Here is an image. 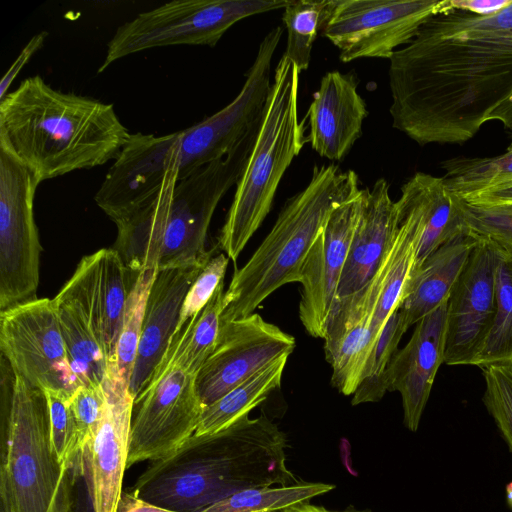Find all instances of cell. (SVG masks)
I'll return each mask as SVG.
<instances>
[{"label": "cell", "instance_id": "b9f144b4", "mask_svg": "<svg viewBox=\"0 0 512 512\" xmlns=\"http://www.w3.org/2000/svg\"><path fill=\"white\" fill-rule=\"evenodd\" d=\"M48 32L41 31L35 34L21 50L17 58L6 71L0 82V101L9 93L8 89L15 80L16 76L21 72L22 68L30 60V58L43 46Z\"/></svg>", "mask_w": 512, "mask_h": 512}, {"label": "cell", "instance_id": "6da1fadb", "mask_svg": "<svg viewBox=\"0 0 512 512\" xmlns=\"http://www.w3.org/2000/svg\"><path fill=\"white\" fill-rule=\"evenodd\" d=\"M388 83L395 129L419 145L470 140L512 95V1L433 15L389 58Z\"/></svg>", "mask_w": 512, "mask_h": 512}, {"label": "cell", "instance_id": "836d02e7", "mask_svg": "<svg viewBox=\"0 0 512 512\" xmlns=\"http://www.w3.org/2000/svg\"><path fill=\"white\" fill-rule=\"evenodd\" d=\"M407 330L399 308L392 313L380 333L360 383L352 394V405L377 402L388 392L385 373Z\"/></svg>", "mask_w": 512, "mask_h": 512}, {"label": "cell", "instance_id": "f6af8a7d", "mask_svg": "<svg viewBox=\"0 0 512 512\" xmlns=\"http://www.w3.org/2000/svg\"><path fill=\"white\" fill-rule=\"evenodd\" d=\"M499 121L506 129L512 131V95L490 116L489 121Z\"/></svg>", "mask_w": 512, "mask_h": 512}, {"label": "cell", "instance_id": "d6986e66", "mask_svg": "<svg viewBox=\"0 0 512 512\" xmlns=\"http://www.w3.org/2000/svg\"><path fill=\"white\" fill-rule=\"evenodd\" d=\"M138 274L112 248L84 256L58 295L75 302L109 362L114 358L127 300Z\"/></svg>", "mask_w": 512, "mask_h": 512}, {"label": "cell", "instance_id": "d4e9b609", "mask_svg": "<svg viewBox=\"0 0 512 512\" xmlns=\"http://www.w3.org/2000/svg\"><path fill=\"white\" fill-rule=\"evenodd\" d=\"M478 241L466 230L413 267L400 307L407 329L448 300Z\"/></svg>", "mask_w": 512, "mask_h": 512}, {"label": "cell", "instance_id": "4fadbf2b", "mask_svg": "<svg viewBox=\"0 0 512 512\" xmlns=\"http://www.w3.org/2000/svg\"><path fill=\"white\" fill-rule=\"evenodd\" d=\"M0 350L15 374L42 390L70 396L73 372L53 299L36 298L0 312Z\"/></svg>", "mask_w": 512, "mask_h": 512}, {"label": "cell", "instance_id": "ba28073f", "mask_svg": "<svg viewBox=\"0 0 512 512\" xmlns=\"http://www.w3.org/2000/svg\"><path fill=\"white\" fill-rule=\"evenodd\" d=\"M257 133L246 138L225 157L177 181L158 270L205 266L212 258L217 247L206 248L211 219L218 203L240 179Z\"/></svg>", "mask_w": 512, "mask_h": 512}, {"label": "cell", "instance_id": "52a82bcc", "mask_svg": "<svg viewBox=\"0 0 512 512\" xmlns=\"http://www.w3.org/2000/svg\"><path fill=\"white\" fill-rule=\"evenodd\" d=\"M289 0H175L120 25L98 72L125 56L172 45L214 47L238 21L278 9Z\"/></svg>", "mask_w": 512, "mask_h": 512}, {"label": "cell", "instance_id": "5bb4252c", "mask_svg": "<svg viewBox=\"0 0 512 512\" xmlns=\"http://www.w3.org/2000/svg\"><path fill=\"white\" fill-rule=\"evenodd\" d=\"M295 345L292 335L257 313L221 324L217 345L195 378L202 404H212L275 360L289 356Z\"/></svg>", "mask_w": 512, "mask_h": 512}, {"label": "cell", "instance_id": "ac0fdd59", "mask_svg": "<svg viewBox=\"0 0 512 512\" xmlns=\"http://www.w3.org/2000/svg\"><path fill=\"white\" fill-rule=\"evenodd\" d=\"M362 189L339 204L312 244L302 266L299 318L313 337H324L362 205Z\"/></svg>", "mask_w": 512, "mask_h": 512}, {"label": "cell", "instance_id": "8992f818", "mask_svg": "<svg viewBox=\"0 0 512 512\" xmlns=\"http://www.w3.org/2000/svg\"><path fill=\"white\" fill-rule=\"evenodd\" d=\"M301 72L282 55L253 148L219 232L216 247L236 263L270 212L279 183L308 142L305 120L298 115Z\"/></svg>", "mask_w": 512, "mask_h": 512}, {"label": "cell", "instance_id": "681fc988", "mask_svg": "<svg viewBox=\"0 0 512 512\" xmlns=\"http://www.w3.org/2000/svg\"><path fill=\"white\" fill-rule=\"evenodd\" d=\"M341 512H371V511H368V510H345V511H341Z\"/></svg>", "mask_w": 512, "mask_h": 512}, {"label": "cell", "instance_id": "bcb514c9", "mask_svg": "<svg viewBox=\"0 0 512 512\" xmlns=\"http://www.w3.org/2000/svg\"><path fill=\"white\" fill-rule=\"evenodd\" d=\"M280 512H334V511H329L322 506L312 505V504L308 503V501H305V502H299V503L290 505Z\"/></svg>", "mask_w": 512, "mask_h": 512}, {"label": "cell", "instance_id": "9c48e42d", "mask_svg": "<svg viewBox=\"0 0 512 512\" xmlns=\"http://www.w3.org/2000/svg\"><path fill=\"white\" fill-rule=\"evenodd\" d=\"M449 8L450 0H328L320 33L342 62L389 60L424 22Z\"/></svg>", "mask_w": 512, "mask_h": 512}, {"label": "cell", "instance_id": "2e32d148", "mask_svg": "<svg viewBox=\"0 0 512 512\" xmlns=\"http://www.w3.org/2000/svg\"><path fill=\"white\" fill-rule=\"evenodd\" d=\"M179 140L180 131L130 135L94 196L115 224L151 202L177 171Z\"/></svg>", "mask_w": 512, "mask_h": 512}, {"label": "cell", "instance_id": "277c9868", "mask_svg": "<svg viewBox=\"0 0 512 512\" xmlns=\"http://www.w3.org/2000/svg\"><path fill=\"white\" fill-rule=\"evenodd\" d=\"M2 512H69L79 468L60 463L53 449L44 390L15 374L1 359Z\"/></svg>", "mask_w": 512, "mask_h": 512}, {"label": "cell", "instance_id": "f35d334b", "mask_svg": "<svg viewBox=\"0 0 512 512\" xmlns=\"http://www.w3.org/2000/svg\"><path fill=\"white\" fill-rule=\"evenodd\" d=\"M225 253L212 257L190 286L179 315L174 333L180 331L193 317L198 315L213 297L219 285L224 282L229 263Z\"/></svg>", "mask_w": 512, "mask_h": 512}, {"label": "cell", "instance_id": "7c38bea8", "mask_svg": "<svg viewBox=\"0 0 512 512\" xmlns=\"http://www.w3.org/2000/svg\"><path fill=\"white\" fill-rule=\"evenodd\" d=\"M195 378L176 365L158 364L134 401L128 467L167 457L195 433L204 410Z\"/></svg>", "mask_w": 512, "mask_h": 512}, {"label": "cell", "instance_id": "5b68a950", "mask_svg": "<svg viewBox=\"0 0 512 512\" xmlns=\"http://www.w3.org/2000/svg\"><path fill=\"white\" fill-rule=\"evenodd\" d=\"M360 189L358 175L335 164L315 165L304 189L290 197L265 239L225 292L221 324L254 313L281 286L299 282L304 260L339 204Z\"/></svg>", "mask_w": 512, "mask_h": 512}, {"label": "cell", "instance_id": "ee69618b", "mask_svg": "<svg viewBox=\"0 0 512 512\" xmlns=\"http://www.w3.org/2000/svg\"><path fill=\"white\" fill-rule=\"evenodd\" d=\"M117 512H176L151 504L139 498L133 491L122 492Z\"/></svg>", "mask_w": 512, "mask_h": 512}, {"label": "cell", "instance_id": "d590c367", "mask_svg": "<svg viewBox=\"0 0 512 512\" xmlns=\"http://www.w3.org/2000/svg\"><path fill=\"white\" fill-rule=\"evenodd\" d=\"M50 415L51 442L61 464L79 467L80 435L72 411L71 396L58 390H44Z\"/></svg>", "mask_w": 512, "mask_h": 512}, {"label": "cell", "instance_id": "cb8c5ba5", "mask_svg": "<svg viewBox=\"0 0 512 512\" xmlns=\"http://www.w3.org/2000/svg\"><path fill=\"white\" fill-rule=\"evenodd\" d=\"M399 227L388 182L380 178L362 189V205L336 297L362 289L375 275L392 246Z\"/></svg>", "mask_w": 512, "mask_h": 512}, {"label": "cell", "instance_id": "44dd1931", "mask_svg": "<svg viewBox=\"0 0 512 512\" xmlns=\"http://www.w3.org/2000/svg\"><path fill=\"white\" fill-rule=\"evenodd\" d=\"M448 300L415 324L385 373L387 391L401 395L404 424L418 430L439 367L444 363Z\"/></svg>", "mask_w": 512, "mask_h": 512}, {"label": "cell", "instance_id": "7bdbcfd3", "mask_svg": "<svg viewBox=\"0 0 512 512\" xmlns=\"http://www.w3.org/2000/svg\"><path fill=\"white\" fill-rule=\"evenodd\" d=\"M512 0H450L452 8L468 11L476 15H490L500 11Z\"/></svg>", "mask_w": 512, "mask_h": 512}, {"label": "cell", "instance_id": "4dcf8cb0", "mask_svg": "<svg viewBox=\"0 0 512 512\" xmlns=\"http://www.w3.org/2000/svg\"><path fill=\"white\" fill-rule=\"evenodd\" d=\"M334 489L321 482H299L284 486L249 488L238 491L201 512H280Z\"/></svg>", "mask_w": 512, "mask_h": 512}, {"label": "cell", "instance_id": "ab89813d", "mask_svg": "<svg viewBox=\"0 0 512 512\" xmlns=\"http://www.w3.org/2000/svg\"><path fill=\"white\" fill-rule=\"evenodd\" d=\"M70 403L79 430L81 454L95 436L102 418L105 406L103 384L79 386L72 394Z\"/></svg>", "mask_w": 512, "mask_h": 512}, {"label": "cell", "instance_id": "7a4b0ae2", "mask_svg": "<svg viewBox=\"0 0 512 512\" xmlns=\"http://www.w3.org/2000/svg\"><path fill=\"white\" fill-rule=\"evenodd\" d=\"M285 434L265 415L243 416L229 427L192 435L165 458L152 461L133 492L176 512H201L249 488L290 485Z\"/></svg>", "mask_w": 512, "mask_h": 512}, {"label": "cell", "instance_id": "3957f363", "mask_svg": "<svg viewBox=\"0 0 512 512\" xmlns=\"http://www.w3.org/2000/svg\"><path fill=\"white\" fill-rule=\"evenodd\" d=\"M130 135L112 104L58 91L39 75L0 101V144L40 183L115 159Z\"/></svg>", "mask_w": 512, "mask_h": 512}, {"label": "cell", "instance_id": "7dc6e473", "mask_svg": "<svg viewBox=\"0 0 512 512\" xmlns=\"http://www.w3.org/2000/svg\"><path fill=\"white\" fill-rule=\"evenodd\" d=\"M82 496L83 495L80 491V487L77 486L75 502L69 512H87V505L84 503L85 499Z\"/></svg>", "mask_w": 512, "mask_h": 512}, {"label": "cell", "instance_id": "603a6c76", "mask_svg": "<svg viewBox=\"0 0 512 512\" xmlns=\"http://www.w3.org/2000/svg\"><path fill=\"white\" fill-rule=\"evenodd\" d=\"M205 266L159 269L143 319L129 390L134 401L148 386L176 330L185 296Z\"/></svg>", "mask_w": 512, "mask_h": 512}, {"label": "cell", "instance_id": "e0dca14e", "mask_svg": "<svg viewBox=\"0 0 512 512\" xmlns=\"http://www.w3.org/2000/svg\"><path fill=\"white\" fill-rule=\"evenodd\" d=\"M498 246L479 239L449 298L444 363L471 365L495 315Z\"/></svg>", "mask_w": 512, "mask_h": 512}, {"label": "cell", "instance_id": "83f0119b", "mask_svg": "<svg viewBox=\"0 0 512 512\" xmlns=\"http://www.w3.org/2000/svg\"><path fill=\"white\" fill-rule=\"evenodd\" d=\"M287 359L288 355L280 357L204 407L194 435L219 432L248 415L280 386Z\"/></svg>", "mask_w": 512, "mask_h": 512}, {"label": "cell", "instance_id": "8fae6325", "mask_svg": "<svg viewBox=\"0 0 512 512\" xmlns=\"http://www.w3.org/2000/svg\"><path fill=\"white\" fill-rule=\"evenodd\" d=\"M282 35L281 26L265 35L240 92L228 105L180 131L178 181L225 157L258 132L272 85V59Z\"/></svg>", "mask_w": 512, "mask_h": 512}, {"label": "cell", "instance_id": "9a60e30c", "mask_svg": "<svg viewBox=\"0 0 512 512\" xmlns=\"http://www.w3.org/2000/svg\"><path fill=\"white\" fill-rule=\"evenodd\" d=\"M105 406L92 441L79 456V467L92 512H117L128 453L134 398L129 384L109 362L103 382Z\"/></svg>", "mask_w": 512, "mask_h": 512}, {"label": "cell", "instance_id": "484cf974", "mask_svg": "<svg viewBox=\"0 0 512 512\" xmlns=\"http://www.w3.org/2000/svg\"><path fill=\"white\" fill-rule=\"evenodd\" d=\"M178 172H173L158 195L132 216L116 223L117 237L112 249L125 266L139 274L158 269L169 208Z\"/></svg>", "mask_w": 512, "mask_h": 512}, {"label": "cell", "instance_id": "f546056e", "mask_svg": "<svg viewBox=\"0 0 512 512\" xmlns=\"http://www.w3.org/2000/svg\"><path fill=\"white\" fill-rule=\"evenodd\" d=\"M497 246L495 315L471 364L482 370L512 365V248Z\"/></svg>", "mask_w": 512, "mask_h": 512}, {"label": "cell", "instance_id": "e575fe53", "mask_svg": "<svg viewBox=\"0 0 512 512\" xmlns=\"http://www.w3.org/2000/svg\"><path fill=\"white\" fill-rule=\"evenodd\" d=\"M443 178L462 199L493 181L512 175V141L507 150L493 157H456L441 163Z\"/></svg>", "mask_w": 512, "mask_h": 512}, {"label": "cell", "instance_id": "f1b7e54d", "mask_svg": "<svg viewBox=\"0 0 512 512\" xmlns=\"http://www.w3.org/2000/svg\"><path fill=\"white\" fill-rule=\"evenodd\" d=\"M224 295L222 282L204 309L173 334L161 362L197 375L217 345L225 308Z\"/></svg>", "mask_w": 512, "mask_h": 512}, {"label": "cell", "instance_id": "60d3db41", "mask_svg": "<svg viewBox=\"0 0 512 512\" xmlns=\"http://www.w3.org/2000/svg\"><path fill=\"white\" fill-rule=\"evenodd\" d=\"M463 200L469 204L484 206L512 204V175L493 181Z\"/></svg>", "mask_w": 512, "mask_h": 512}, {"label": "cell", "instance_id": "1f68e13d", "mask_svg": "<svg viewBox=\"0 0 512 512\" xmlns=\"http://www.w3.org/2000/svg\"><path fill=\"white\" fill-rule=\"evenodd\" d=\"M328 0H289L282 21L287 31L286 50L300 72L308 69L313 44L325 19Z\"/></svg>", "mask_w": 512, "mask_h": 512}, {"label": "cell", "instance_id": "4316f807", "mask_svg": "<svg viewBox=\"0 0 512 512\" xmlns=\"http://www.w3.org/2000/svg\"><path fill=\"white\" fill-rule=\"evenodd\" d=\"M53 302L68 359L80 385H102L107 375L109 360L90 323L72 300L57 294Z\"/></svg>", "mask_w": 512, "mask_h": 512}, {"label": "cell", "instance_id": "7402d4cb", "mask_svg": "<svg viewBox=\"0 0 512 512\" xmlns=\"http://www.w3.org/2000/svg\"><path fill=\"white\" fill-rule=\"evenodd\" d=\"M368 115L353 72H327L307 110L308 142L321 157L342 161L362 132Z\"/></svg>", "mask_w": 512, "mask_h": 512}, {"label": "cell", "instance_id": "8d00e7d4", "mask_svg": "<svg viewBox=\"0 0 512 512\" xmlns=\"http://www.w3.org/2000/svg\"><path fill=\"white\" fill-rule=\"evenodd\" d=\"M483 371V404L512 454V365L489 367Z\"/></svg>", "mask_w": 512, "mask_h": 512}, {"label": "cell", "instance_id": "d6a6232c", "mask_svg": "<svg viewBox=\"0 0 512 512\" xmlns=\"http://www.w3.org/2000/svg\"><path fill=\"white\" fill-rule=\"evenodd\" d=\"M157 271L144 270L136 277L127 300L115 355L111 360L128 384L137 356L148 295Z\"/></svg>", "mask_w": 512, "mask_h": 512}, {"label": "cell", "instance_id": "30bf717a", "mask_svg": "<svg viewBox=\"0 0 512 512\" xmlns=\"http://www.w3.org/2000/svg\"><path fill=\"white\" fill-rule=\"evenodd\" d=\"M40 182L0 144V310L37 298L41 244L34 219Z\"/></svg>", "mask_w": 512, "mask_h": 512}, {"label": "cell", "instance_id": "ffe728a7", "mask_svg": "<svg viewBox=\"0 0 512 512\" xmlns=\"http://www.w3.org/2000/svg\"><path fill=\"white\" fill-rule=\"evenodd\" d=\"M380 288L379 271L360 290L336 297L324 332L326 361L332 368L331 383L344 395H352L376 344L372 316Z\"/></svg>", "mask_w": 512, "mask_h": 512}, {"label": "cell", "instance_id": "74e56055", "mask_svg": "<svg viewBox=\"0 0 512 512\" xmlns=\"http://www.w3.org/2000/svg\"><path fill=\"white\" fill-rule=\"evenodd\" d=\"M466 223L477 239L512 248V204L484 206L466 202Z\"/></svg>", "mask_w": 512, "mask_h": 512}, {"label": "cell", "instance_id": "c3c4849f", "mask_svg": "<svg viewBox=\"0 0 512 512\" xmlns=\"http://www.w3.org/2000/svg\"><path fill=\"white\" fill-rule=\"evenodd\" d=\"M507 503L512 509V481L506 486Z\"/></svg>", "mask_w": 512, "mask_h": 512}]
</instances>
